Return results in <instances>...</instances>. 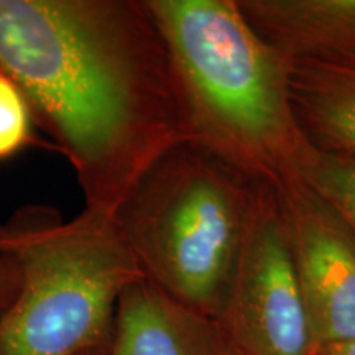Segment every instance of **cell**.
<instances>
[{"instance_id": "cell-1", "label": "cell", "mask_w": 355, "mask_h": 355, "mask_svg": "<svg viewBox=\"0 0 355 355\" xmlns=\"http://www.w3.org/2000/svg\"><path fill=\"white\" fill-rule=\"evenodd\" d=\"M0 71L68 159L87 211L114 217L146 168L186 141L144 2L0 0Z\"/></svg>"}, {"instance_id": "cell-2", "label": "cell", "mask_w": 355, "mask_h": 355, "mask_svg": "<svg viewBox=\"0 0 355 355\" xmlns=\"http://www.w3.org/2000/svg\"><path fill=\"white\" fill-rule=\"evenodd\" d=\"M165 46L184 140L237 173L279 184L311 141L290 96V61L232 0H146Z\"/></svg>"}, {"instance_id": "cell-3", "label": "cell", "mask_w": 355, "mask_h": 355, "mask_svg": "<svg viewBox=\"0 0 355 355\" xmlns=\"http://www.w3.org/2000/svg\"><path fill=\"white\" fill-rule=\"evenodd\" d=\"M0 247L20 290L0 319V355L105 352L122 293L145 278L112 216L83 209L63 220L24 209L0 224Z\"/></svg>"}, {"instance_id": "cell-4", "label": "cell", "mask_w": 355, "mask_h": 355, "mask_svg": "<svg viewBox=\"0 0 355 355\" xmlns=\"http://www.w3.org/2000/svg\"><path fill=\"white\" fill-rule=\"evenodd\" d=\"M252 204L234 168L180 141L146 168L114 220L145 279L181 304L217 318Z\"/></svg>"}, {"instance_id": "cell-5", "label": "cell", "mask_w": 355, "mask_h": 355, "mask_svg": "<svg viewBox=\"0 0 355 355\" xmlns=\"http://www.w3.org/2000/svg\"><path fill=\"white\" fill-rule=\"evenodd\" d=\"M219 322L245 355H316L278 202L254 199Z\"/></svg>"}, {"instance_id": "cell-6", "label": "cell", "mask_w": 355, "mask_h": 355, "mask_svg": "<svg viewBox=\"0 0 355 355\" xmlns=\"http://www.w3.org/2000/svg\"><path fill=\"white\" fill-rule=\"evenodd\" d=\"M277 186L316 347L355 339V234L298 176Z\"/></svg>"}, {"instance_id": "cell-7", "label": "cell", "mask_w": 355, "mask_h": 355, "mask_svg": "<svg viewBox=\"0 0 355 355\" xmlns=\"http://www.w3.org/2000/svg\"><path fill=\"white\" fill-rule=\"evenodd\" d=\"M104 355H245L219 319L140 278L122 293Z\"/></svg>"}, {"instance_id": "cell-8", "label": "cell", "mask_w": 355, "mask_h": 355, "mask_svg": "<svg viewBox=\"0 0 355 355\" xmlns=\"http://www.w3.org/2000/svg\"><path fill=\"white\" fill-rule=\"evenodd\" d=\"M239 6L288 61L355 58V0H243Z\"/></svg>"}, {"instance_id": "cell-9", "label": "cell", "mask_w": 355, "mask_h": 355, "mask_svg": "<svg viewBox=\"0 0 355 355\" xmlns=\"http://www.w3.org/2000/svg\"><path fill=\"white\" fill-rule=\"evenodd\" d=\"M290 96L306 139L355 158V58L290 61Z\"/></svg>"}, {"instance_id": "cell-10", "label": "cell", "mask_w": 355, "mask_h": 355, "mask_svg": "<svg viewBox=\"0 0 355 355\" xmlns=\"http://www.w3.org/2000/svg\"><path fill=\"white\" fill-rule=\"evenodd\" d=\"M295 176L318 193L355 234V158L308 145Z\"/></svg>"}, {"instance_id": "cell-11", "label": "cell", "mask_w": 355, "mask_h": 355, "mask_svg": "<svg viewBox=\"0 0 355 355\" xmlns=\"http://www.w3.org/2000/svg\"><path fill=\"white\" fill-rule=\"evenodd\" d=\"M33 115L15 81L0 71V162L33 141Z\"/></svg>"}, {"instance_id": "cell-12", "label": "cell", "mask_w": 355, "mask_h": 355, "mask_svg": "<svg viewBox=\"0 0 355 355\" xmlns=\"http://www.w3.org/2000/svg\"><path fill=\"white\" fill-rule=\"evenodd\" d=\"M20 290V268L15 259L0 247V319Z\"/></svg>"}, {"instance_id": "cell-13", "label": "cell", "mask_w": 355, "mask_h": 355, "mask_svg": "<svg viewBox=\"0 0 355 355\" xmlns=\"http://www.w3.org/2000/svg\"><path fill=\"white\" fill-rule=\"evenodd\" d=\"M316 355H355V339L319 347Z\"/></svg>"}, {"instance_id": "cell-14", "label": "cell", "mask_w": 355, "mask_h": 355, "mask_svg": "<svg viewBox=\"0 0 355 355\" xmlns=\"http://www.w3.org/2000/svg\"><path fill=\"white\" fill-rule=\"evenodd\" d=\"M84 355H104V352H89V354H84Z\"/></svg>"}]
</instances>
